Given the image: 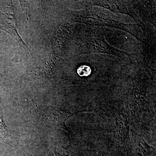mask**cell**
<instances>
[{
	"mask_svg": "<svg viewBox=\"0 0 156 156\" xmlns=\"http://www.w3.org/2000/svg\"><path fill=\"white\" fill-rule=\"evenodd\" d=\"M91 68L87 66H81L77 69V73L81 76H87L91 74Z\"/></svg>",
	"mask_w": 156,
	"mask_h": 156,
	"instance_id": "cell-1",
	"label": "cell"
}]
</instances>
